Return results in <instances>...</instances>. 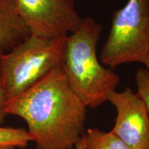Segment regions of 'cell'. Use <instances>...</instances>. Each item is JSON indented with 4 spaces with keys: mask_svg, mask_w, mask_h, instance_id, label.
Instances as JSON below:
<instances>
[{
    "mask_svg": "<svg viewBox=\"0 0 149 149\" xmlns=\"http://www.w3.org/2000/svg\"><path fill=\"white\" fill-rule=\"evenodd\" d=\"M148 1H149V0H148Z\"/></svg>",
    "mask_w": 149,
    "mask_h": 149,
    "instance_id": "14",
    "label": "cell"
},
{
    "mask_svg": "<svg viewBox=\"0 0 149 149\" xmlns=\"http://www.w3.org/2000/svg\"><path fill=\"white\" fill-rule=\"evenodd\" d=\"M109 102L117 112L112 133L130 149H149V115L138 95L126 88L111 93Z\"/></svg>",
    "mask_w": 149,
    "mask_h": 149,
    "instance_id": "6",
    "label": "cell"
},
{
    "mask_svg": "<svg viewBox=\"0 0 149 149\" xmlns=\"http://www.w3.org/2000/svg\"><path fill=\"white\" fill-rule=\"evenodd\" d=\"M103 26L91 17L81 18L79 26L67 35L62 66L74 92L87 108L96 109L109 101L120 78L99 60L97 47Z\"/></svg>",
    "mask_w": 149,
    "mask_h": 149,
    "instance_id": "2",
    "label": "cell"
},
{
    "mask_svg": "<svg viewBox=\"0 0 149 149\" xmlns=\"http://www.w3.org/2000/svg\"><path fill=\"white\" fill-rule=\"evenodd\" d=\"M31 35L14 0H0V57Z\"/></svg>",
    "mask_w": 149,
    "mask_h": 149,
    "instance_id": "7",
    "label": "cell"
},
{
    "mask_svg": "<svg viewBox=\"0 0 149 149\" xmlns=\"http://www.w3.org/2000/svg\"><path fill=\"white\" fill-rule=\"evenodd\" d=\"M33 141L26 128L0 126V149L24 148Z\"/></svg>",
    "mask_w": 149,
    "mask_h": 149,
    "instance_id": "9",
    "label": "cell"
},
{
    "mask_svg": "<svg viewBox=\"0 0 149 149\" xmlns=\"http://www.w3.org/2000/svg\"><path fill=\"white\" fill-rule=\"evenodd\" d=\"M85 134V133H84ZM84 134L82 136L80 140L77 143L74 147V149H86V140Z\"/></svg>",
    "mask_w": 149,
    "mask_h": 149,
    "instance_id": "12",
    "label": "cell"
},
{
    "mask_svg": "<svg viewBox=\"0 0 149 149\" xmlns=\"http://www.w3.org/2000/svg\"><path fill=\"white\" fill-rule=\"evenodd\" d=\"M8 99H7L6 93L3 86V84L0 73V126H2L5 122V118L7 116L6 113Z\"/></svg>",
    "mask_w": 149,
    "mask_h": 149,
    "instance_id": "11",
    "label": "cell"
},
{
    "mask_svg": "<svg viewBox=\"0 0 149 149\" xmlns=\"http://www.w3.org/2000/svg\"><path fill=\"white\" fill-rule=\"evenodd\" d=\"M20 18L31 35L44 38L66 36L81 18L74 0H14Z\"/></svg>",
    "mask_w": 149,
    "mask_h": 149,
    "instance_id": "5",
    "label": "cell"
},
{
    "mask_svg": "<svg viewBox=\"0 0 149 149\" xmlns=\"http://www.w3.org/2000/svg\"><path fill=\"white\" fill-rule=\"evenodd\" d=\"M66 36L44 38L31 34L0 57V73L8 102L61 66Z\"/></svg>",
    "mask_w": 149,
    "mask_h": 149,
    "instance_id": "3",
    "label": "cell"
},
{
    "mask_svg": "<svg viewBox=\"0 0 149 149\" xmlns=\"http://www.w3.org/2000/svg\"><path fill=\"white\" fill-rule=\"evenodd\" d=\"M149 51L148 0H128L112 17L100 60L112 69L129 63L143 64Z\"/></svg>",
    "mask_w": 149,
    "mask_h": 149,
    "instance_id": "4",
    "label": "cell"
},
{
    "mask_svg": "<svg viewBox=\"0 0 149 149\" xmlns=\"http://www.w3.org/2000/svg\"><path fill=\"white\" fill-rule=\"evenodd\" d=\"M137 94L145 104L149 115V71L145 68L137 69L135 75Z\"/></svg>",
    "mask_w": 149,
    "mask_h": 149,
    "instance_id": "10",
    "label": "cell"
},
{
    "mask_svg": "<svg viewBox=\"0 0 149 149\" xmlns=\"http://www.w3.org/2000/svg\"><path fill=\"white\" fill-rule=\"evenodd\" d=\"M6 113L25 121L36 149H74L85 133L87 107L62 66L8 101Z\"/></svg>",
    "mask_w": 149,
    "mask_h": 149,
    "instance_id": "1",
    "label": "cell"
},
{
    "mask_svg": "<svg viewBox=\"0 0 149 149\" xmlns=\"http://www.w3.org/2000/svg\"><path fill=\"white\" fill-rule=\"evenodd\" d=\"M143 64L145 66V68H146V69L149 71V51L148 55L146 56V59H145L144 63H143Z\"/></svg>",
    "mask_w": 149,
    "mask_h": 149,
    "instance_id": "13",
    "label": "cell"
},
{
    "mask_svg": "<svg viewBox=\"0 0 149 149\" xmlns=\"http://www.w3.org/2000/svg\"><path fill=\"white\" fill-rule=\"evenodd\" d=\"M84 136L86 149H130L111 131L88 128Z\"/></svg>",
    "mask_w": 149,
    "mask_h": 149,
    "instance_id": "8",
    "label": "cell"
}]
</instances>
